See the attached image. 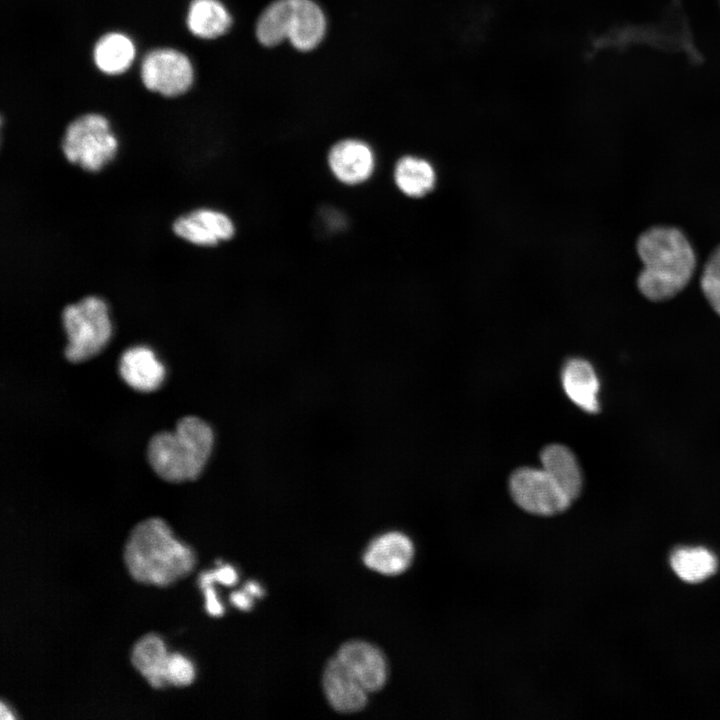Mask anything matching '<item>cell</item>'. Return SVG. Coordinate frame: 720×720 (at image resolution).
Here are the masks:
<instances>
[{"label":"cell","instance_id":"3957f363","mask_svg":"<svg viewBox=\"0 0 720 720\" xmlns=\"http://www.w3.org/2000/svg\"><path fill=\"white\" fill-rule=\"evenodd\" d=\"M214 431L195 415L177 420L172 431H160L148 440L146 457L163 480L173 483L196 479L212 453Z\"/></svg>","mask_w":720,"mask_h":720},{"label":"cell","instance_id":"603a6c76","mask_svg":"<svg viewBox=\"0 0 720 720\" xmlns=\"http://www.w3.org/2000/svg\"><path fill=\"white\" fill-rule=\"evenodd\" d=\"M168 678L171 686L184 687L190 685L195 678L193 664L179 653H170Z\"/></svg>","mask_w":720,"mask_h":720},{"label":"cell","instance_id":"484cf974","mask_svg":"<svg viewBox=\"0 0 720 720\" xmlns=\"http://www.w3.org/2000/svg\"><path fill=\"white\" fill-rule=\"evenodd\" d=\"M230 600L234 606L241 610H249L252 607L251 595L246 591L233 592L230 595Z\"/></svg>","mask_w":720,"mask_h":720},{"label":"cell","instance_id":"7a4b0ae2","mask_svg":"<svg viewBox=\"0 0 720 720\" xmlns=\"http://www.w3.org/2000/svg\"><path fill=\"white\" fill-rule=\"evenodd\" d=\"M643 264L636 285L649 301L670 300L690 283L696 269V254L686 234L676 226L653 225L636 240Z\"/></svg>","mask_w":720,"mask_h":720},{"label":"cell","instance_id":"5b68a950","mask_svg":"<svg viewBox=\"0 0 720 720\" xmlns=\"http://www.w3.org/2000/svg\"><path fill=\"white\" fill-rule=\"evenodd\" d=\"M61 321L67 336L63 353L70 362L96 354L111 335L108 305L97 295H87L64 306Z\"/></svg>","mask_w":720,"mask_h":720},{"label":"cell","instance_id":"6da1fadb","mask_svg":"<svg viewBox=\"0 0 720 720\" xmlns=\"http://www.w3.org/2000/svg\"><path fill=\"white\" fill-rule=\"evenodd\" d=\"M123 561L134 581L168 587L187 577L197 559L194 549L177 539L162 518L149 517L130 530Z\"/></svg>","mask_w":720,"mask_h":720},{"label":"cell","instance_id":"ffe728a7","mask_svg":"<svg viewBox=\"0 0 720 720\" xmlns=\"http://www.w3.org/2000/svg\"><path fill=\"white\" fill-rule=\"evenodd\" d=\"M394 180L400 191L407 196L421 197L432 190L436 175L426 160L405 156L395 165Z\"/></svg>","mask_w":720,"mask_h":720},{"label":"cell","instance_id":"8fae6325","mask_svg":"<svg viewBox=\"0 0 720 720\" xmlns=\"http://www.w3.org/2000/svg\"><path fill=\"white\" fill-rule=\"evenodd\" d=\"M336 657L368 692H376L385 685L388 665L384 654L376 646L364 641H349L340 647Z\"/></svg>","mask_w":720,"mask_h":720},{"label":"cell","instance_id":"4316f807","mask_svg":"<svg viewBox=\"0 0 720 720\" xmlns=\"http://www.w3.org/2000/svg\"><path fill=\"white\" fill-rule=\"evenodd\" d=\"M245 591L250 594L251 596L260 597L263 594V590L261 587L255 583V582H249L247 583L245 587Z\"/></svg>","mask_w":720,"mask_h":720},{"label":"cell","instance_id":"8992f818","mask_svg":"<svg viewBox=\"0 0 720 720\" xmlns=\"http://www.w3.org/2000/svg\"><path fill=\"white\" fill-rule=\"evenodd\" d=\"M61 151L69 163L96 173L115 158L118 140L103 115L88 113L68 124L61 140Z\"/></svg>","mask_w":720,"mask_h":720},{"label":"cell","instance_id":"30bf717a","mask_svg":"<svg viewBox=\"0 0 720 720\" xmlns=\"http://www.w3.org/2000/svg\"><path fill=\"white\" fill-rule=\"evenodd\" d=\"M328 165L338 181L346 185H357L372 176L376 157L367 143L357 139H345L330 149Z\"/></svg>","mask_w":720,"mask_h":720},{"label":"cell","instance_id":"5bb4252c","mask_svg":"<svg viewBox=\"0 0 720 720\" xmlns=\"http://www.w3.org/2000/svg\"><path fill=\"white\" fill-rule=\"evenodd\" d=\"M169 657L164 640L154 632L141 636L130 653L132 666L154 689L171 686L168 678Z\"/></svg>","mask_w":720,"mask_h":720},{"label":"cell","instance_id":"cb8c5ba5","mask_svg":"<svg viewBox=\"0 0 720 720\" xmlns=\"http://www.w3.org/2000/svg\"><path fill=\"white\" fill-rule=\"evenodd\" d=\"M237 573L235 569L229 565H225L213 572H207L201 576V588L218 581L223 585L231 586L237 582Z\"/></svg>","mask_w":720,"mask_h":720},{"label":"cell","instance_id":"d6986e66","mask_svg":"<svg viewBox=\"0 0 720 720\" xmlns=\"http://www.w3.org/2000/svg\"><path fill=\"white\" fill-rule=\"evenodd\" d=\"M96 66L106 74L126 71L135 57L132 41L121 33H108L95 45L93 53Z\"/></svg>","mask_w":720,"mask_h":720},{"label":"cell","instance_id":"4fadbf2b","mask_svg":"<svg viewBox=\"0 0 720 720\" xmlns=\"http://www.w3.org/2000/svg\"><path fill=\"white\" fill-rule=\"evenodd\" d=\"M322 682L325 696L334 710L355 713L366 706L369 692L336 656L326 664Z\"/></svg>","mask_w":720,"mask_h":720},{"label":"cell","instance_id":"9c48e42d","mask_svg":"<svg viewBox=\"0 0 720 720\" xmlns=\"http://www.w3.org/2000/svg\"><path fill=\"white\" fill-rule=\"evenodd\" d=\"M173 233L180 239L210 247L230 240L235 233L232 219L222 211L198 208L178 216L172 223Z\"/></svg>","mask_w":720,"mask_h":720},{"label":"cell","instance_id":"44dd1931","mask_svg":"<svg viewBox=\"0 0 720 720\" xmlns=\"http://www.w3.org/2000/svg\"><path fill=\"white\" fill-rule=\"evenodd\" d=\"M670 563L675 574L689 583L701 582L717 569L716 557L703 547L679 548L672 554Z\"/></svg>","mask_w":720,"mask_h":720},{"label":"cell","instance_id":"52a82bcc","mask_svg":"<svg viewBox=\"0 0 720 720\" xmlns=\"http://www.w3.org/2000/svg\"><path fill=\"white\" fill-rule=\"evenodd\" d=\"M509 490L522 510L538 516L562 513L574 502L543 468L517 469L510 477Z\"/></svg>","mask_w":720,"mask_h":720},{"label":"cell","instance_id":"ac0fdd59","mask_svg":"<svg viewBox=\"0 0 720 720\" xmlns=\"http://www.w3.org/2000/svg\"><path fill=\"white\" fill-rule=\"evenodd\" d=\"M232 23L225 6L218 0H192L187 13V26L192 34L204 39L217 38Z\"/></svg>","mask_w":720,"mask_h":720},{"label":"cell","instance_id":"d4e9b609","mask_svg":"<svg viewBox=\"0 0 720 720\" xmlns=\"http://www.w3.org/2000/svg\"><path fill=\"white\" fill-rule=\"evenodd\" d=\"M205 595L206 610L212 616H221L223 614V606L219 602L217 595L211 584L202 588Z\"/></svg>","mask_w":720,"mask_h":720},{"label":"cell","instance_id":"7c38bea8","mask_svg":"<svg viewBox=\"0 0 720 720\" xmlns=\"http://www.w3.org/2000/svg\"><path fill=\"white\" fill-rule=\"evenodd\" d=\"M415 548L411 539L401 532H389L374 539L363 555L364 564L380 574L395 576L411 565Z\"/></svg>","mask_w":720,"mask_h":720},{"label":"cell","instance_id":"9a60e30c","mask_svg":"<svg viewBox=\"0 0 720 720\" xmlns=\"http://www.w3.org/2000/svg\"><path fill=\"white\" fill-rule=\"evenodd\" d=\"M118 372L123 381L135 390L147 392L159 386L164 367L153 351L144 345L126 348L118 360Z\"/></svg>","mask_w":720,"mask_h":720},{"label":"cell","instance_id":"e0dca14e","mask_svg":"<svg viewBox=\"0 0 720 720\" xmlns=\"http://www.w3.org/2000/svg\"><path fill=\"white\" fill-rule=\"evenodd\" d=\"M542 468L575 501L583 487V476L573 452L561 444L546 446L540 455Z\"/></svg>","mask_w":720,"mask_h":720},{"label":"cell","instance_id":"7402d4cb","mask_svg":"<svg viewBox=\"0 0 720 720\" xmlns=\"http://www.w3.org/2000/svg\"><path fill=\"white\" fill-rule=\"evenodd\" d=\"M700 288L714 312L720 316V244L712 250L704 264Z\"/></svg>","mask_w":720,"mask_h":720},{"label":"cell","instance_id":"ba28073f","mask_svg":"<svg viewBox=\"0 0 720 720\" xmlns=\"http://www.w3.org/2000/svg\"><path fill=\"white\" fill-rule=\"evenodd\" d=\"M145 87L163 96L185 93L193 82V68L183 53L170 48L155 49L145 55L141 64Z\"/></svg>","mask_w":720,"mask_h":720},{"label":"cell","instance_id":"277c9868","mask_svg":"<svg viewBox=\"0 0 720 720\" xmlns=\"http://www.w3.org/2000/svg\"><path fill=\"white\" fill-rule=\"evenodd\" d=\"M325 31L324 13L312 0H275L262 12L256 25L261 44L275 46L288 39L301 51L314 49Z\"/></svg>","mask_w":720,"mask_h":720},{"label":"cell","instance_id":"83f0119b","mask_svg":"<svg viewBox=\"0 0 720 720\" xmlns=\"http://www.w3.org/2000/svg\"><path fill=\"white\" fill-rule=\"evenodd\" d=\"M14 716L11 714L10 710L5 706L3 702L0 703V719H13Z\"/></svg>","mask_w":720,"mask_h":720},{"label":"cell","instance_id":"2e32d148","mask_svg":"<svg viewBox=\"0 0 720 720\" xmlns=\"http://www.w3.org/2000/svg\"><path fill=\"white\" fill-rule=\"evenodd\" d=\"M563 389L569 399L588 413L599 411V380L593 366L584 359L566 362L561 373Z\"/></svg>","mask_w":720,"mask_h":720}]
</instances>
